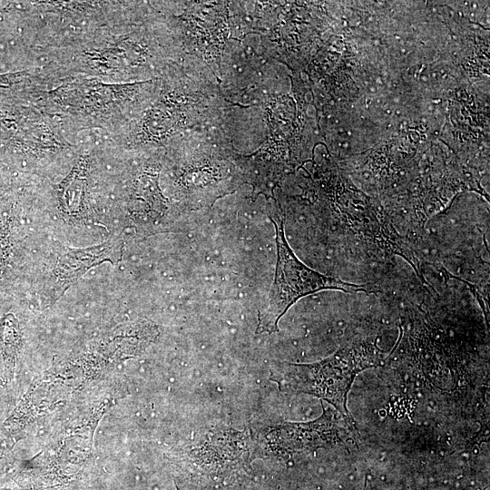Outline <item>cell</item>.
I'll list each match as a JSON object with an SVG mask.
<instances>
[{
  "mask_svg": "<svg viewBox=\"0 0 490 490\" xmlns=\"http://www.w3.org/2000/svg\"><path fill=\"white\" fill-rule=\"evenodd\" d=\"M379 360L378 349L371 346H352L340 349L333 357L310 365H292L290 386L325 399L347 417L348 390L356 375Z\"/></svg>",
  "mask_w": 490,
  "mask_h": 490,
  "instance_id": "cell-2",
  "label": "cell"
},
{
  "mask_svg": "<svg viewBox=\"0 0 490 490\" xmlns=\"http://www.w3.org/2000/svg\"><path fill=\"white\" fill-rule=\"evenodd\" d=\"M364 490H373L369 478H366Z\"/></svg>",
  "mask_w": 490,
  "mask_h": 490,
  "instance_id": "cell-3",
  "label": "cell"
},
{
  "mask_svg": "<svg viewBox=\"0 0 490 490\" xmlns=\"http://www.w3.org/2000/svg\"><path fill=\"white\" fill-rule=\"evenodd\" d=\"M276 232L277 262L267 304L259 311L257 332L278 331V322L300 298L324 289L368 292L366 286L323 275L302 263L289 247L282 219H270Z\"/></svg>",
  "mask_w": 490,
  "mask_h": 490,
  "instance_id": "cell-1",
  "label": "cell"
}]
</instances>
